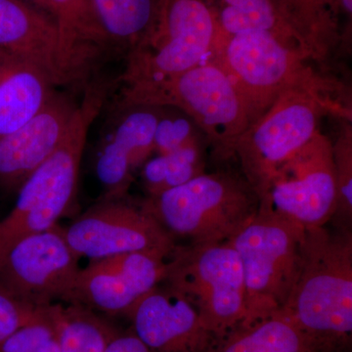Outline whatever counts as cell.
<instances>
[{
    "label": "cell",
    "mask_w": 352,
    "mask_h": 352,
    "mask_svg": "<svg viewBox=\"0 0 352 352\" xmlns=\"http://www.w3.org/2000/svg\"><path fill=\"white\" fill-rule=\"evenodd\" d=\"M120 115L102 144L95 171L104 200L126 197L134 173L154 154V134L161 107L133 105L118 108Z\"/></svg>",
    "instance_id": "2e32d148"
},
{
    "label": "cell",
    "mask_w": 352,
    "mask_h": 352,
    "mask_svg": "<svg viewBox=\"0 0 352 352\" xmlns=\"http://www.w3.org/2000/svg\"><path fill=\"white\" fill-rule=\"evenodd\" d=\"M44 308L39 318L23 326L4 340L0 352H36L51 339L55 335L54 327Z\"/></svg>",
    "instance_id": "83f0119b"
},
{
    "label": "cell",
    "mask_w": 352,
    "mask_h": 352,
    "mask_svg": "<svg viewBox=\"0 0 352 352\" xmlns=\"http://www.w3.org/2000/svg\"><path fill=\"white\" fill-rule=\"evenodd\" d=\"M258 199V210L281 215L307 230L325 226L338 201L332 140L317 131L275 170Z\"/></svg>",
    "instance_id": "30bf717a"
},
{
    "label": "cell",
    "mask_w": 352,
    "mask_h": 352,
    "mask_svg": "<svg viewBox=\"0 0 352 352\" xmlns=\"http://www.w3.org/2000/svg\"><path fill=\"white\" fill-rule=\"evenodd\" d=\"M58 85L36 62L0 48V138L41 112L56 94Z\"/></svg>",
    "instance_id": "d6986e66"
},
{
    "label": "cell",
    "mask_w": 352,
    "mask_h": 352,
    "mask_svg": "<svg viewBox=\"0 0 352 352\" xmlns=\"http://www.w3.org/2000/svg\"><path fill=\"white\" fill-rule=\"evenodd\" d=\"M305 231L291 219L258 210L228 241L244 275L248 325L282 311L302 267Z\"/></svg>",
    "instance_id": "8992f818"
},
{
    "label": "cell",
    "mask_w": 352,
    "mask_h": 352,
    "mask_svg": "<svg viewBox=\"0 0 352 352\" xmlns=\"http://www.w3.org/2000/svg\"><path fill=\"white\" fill-rule=\"evenodd\" d=\"M126 316L132 322V332L150 352H208L214 340L195 308L162 283Z\"/></svg>",
    "instance_id": "5bb4252c"
},
{
    "label": "cell",
    "mask_w": 352,
    "mask_h": 352,
    "mask_svg": "<svg viewBox=\"0 0 352 352\" xmlns=\"http://www.w3.org/2000/svg\"><path fill=\"white\" fill-rule=\"evenodd\" d=\"M154 134V153L166 154L190 145L208 143L205 134L177 109L161 107Z\"/></svg>",
    "instance_id": "4316f807"
},
{
    "label": "cell",
    "mask_w": 352,
    "mask_h": 352,
    "mask_svg": "<svg viewBox=\"0 0 352 352\" xmlns=\"http://www.w3.org/2000/svg\"><path fill=\"white\" fill-rule=\"evenodd\" d=\"M208 352H314L295 322L280 311L254 322L240 324L214 338Z\"/></svg>",
    "instance_id": "7402d4cb"
},
{
    "label": "cell",
    "mask_w": 352,
    "mask_h": 352,
    "mask_svg": "<svg viewBox=\"0 0 352 352\" xmlns=\"http://www.w3.org/2000/svg\"><path fill=\"white\" fill-rule=\"evenodd\" d=\"M25 1L30 2V3L34 4V6H38L39 8L43 9V10L47 11L48 13L51 14L50 6L47 0H25Z\"/></svg>",
    "instance_id": "1f68e13d"
},
{
    "label": "cell",
    "mask_w": 352,
    "mask_h": 352,
    "mask_svg": "<svg viewBox=\"0 0 352 352\" xmlns=\"http://www.w3.org/2000/svg\"><path fill=\"white\" fill-rule=\"evenodd\" d=\"M175 241L227 243L256 214L259 199L240 170L221 168L141 204Z\"/></svg>",
    "instance_id": "277c9868"
},
{
    "label": "cell",
    "mask_w": 352,
    "mask_h": 352,
    "mask_svg": "<svg viewBox=\"0 0 352 352\" xmlns=\"http://www.w3.org/2000/svg\"><path fill=\"white\" fill-rule=\"evenodd\" d=\"M43 309L20 302L0 287V346L16 331L39 318Z\"/></svg>",
    "instance_id": "f1b7e54d"
},
{
    "label": "cell",
    "mask_w": 352,
    "mask_h": 352,
    "mask_svg": "<svg viewBox=\"0 0 352 352\" xmlns=\"http://www.w3.org/2000/svg\"><path fill=\"white\" fill-rule=\"evenodd\" d=\"M314 352L332 351L352 332V236L325 226L305 231L302 267L282 310Z\"/></svg>",
    "instance_id": "7a4b0ae2"
},
{
    "label": "cell",
    "mask_w": 352,
    "mask_h": 352,
    "mask_svg": "<svg viewBox=\"0 0 352 352\" xmlns=\"http://www.w3.org/2000/svg\"><path fill=\"white\" fill-rule=\"evenodd\" d=\"M208 1L214 10L217 20V36L227 38L242 32H267L276 36L285 45L300 51L305 55L295 36L278 17L270 0Z\"/></svg>",
    "instance_id": "cb8c5ba5"
},
{
    "label": "cell",
    "mask_w": 352,
    "mask_h": 352,
    "mask_svg": "<svg viewBox=\"0 0 352 352\" xmlns=\"http://www.w3.org/2000/svg\"><path fill=\"white\" fill-rule=\"evenodd\" d=\"M56 20L60 51L65 68L72 80H80L105 41L94 18L89 0H47Z\"/></svg>",
    "instance_id": "ffe728a7"
},
{
    "label": "cell",
    "mask_w": 352,
    "mask_h": 352,
    "mask_svg": "<svg viewBox=\"0 0 352 352\" xmlns=\"http://www.w3.org/2000/svg\"><path fill=\"white\" fill-rule=\"evenodd\" d=\"M208 0H164L152 32L126 57L120 85L157 82L207 59L217 36Z\"/></svg>",
    "instance_id": "9c48e42d"
},
{
    "label": "cell",
    "mask_w": 352,
    "mask_h": 352,
    "mask_svg": "<svg viewBox=\"0 0 352 352\" xmlns=\"http://www.w3.org/2000/svg\"><path fill=\"white\" fill-rule=\"evenodd\" d=\"M111 85L85 87L63 140L18 190L10 214L0 221V261L16 243L57 226L73 205L88 131L107 101Z\"/></svg>",
    "instance_id": "3957f363"
},
{
    "label": "cell",
    "mask_w": 352,
    "mask_h": 352,
    "mask_svg": "<svg viewBox=\"0 0 352 352\" xmlns=\"http://www.w3.org/2000/svg\"><path fill=\"white\" fill-rule=\"evenodd\" d=\"M164 0H89L95 23L107 47L126 57L148 38Z\"/></svg>",
    "instance_id": "44dd1931"
},
{
    "label": "cell",
    "mask_w": 352,
    "mask_h": 352,
    "mask_svg": "<svg viewBox=\"0 0 352 352\" xmlns=\"http://www.w3.org/2000/svg\"><path fill=\"white\" fill-rule=\"evenodd\" d=\"M162 284L195 308L214 338L244 321V275L239 256L228 243L178 245Z\"/></svg>",
    "instance_id": "ba28073f"
},
{
    "label": "cell",
    "mask_w": 352,
    "mask_h": 352,
    "mask_svg": "<svg viewBox=\"0 0 352 352\" xmlns=\"http://www.w3.org/2000/svg\"><path fill=\"white\" fill-rule=\"evenodd\" d=\"M208 57L214 59L232 80L251 124L289 90H305L351 109V92L342 80L270 32L215 36Z\"/></svg>",
    "instance_id": "6da1fadb"
},
{
    "label": "cell",
    "mask_w": 352,
    "mask_h": 352,
    "mask_svg": "<svg viewBox=\"0 0 352 352\" xmlns=\"http://www.w3.org/2000/svg\"><path fill=\"white\" fill-rule=\"evenodd\" d=\"M56 302L44 308L61 352H105L119 331L82 303Z\"/></svg>",
    "instance_id": "603a6c76"
},
{
    "label": "cell",
    "mask_w": 352,
    "mask_h": 352,
    "mask_svg": "<svg viewBox=\"0 0 352 352\" xmlns=\"http://www.w3.org/2000/svg\"><path fill=\"white\" fill-rule=\"evenodd\" d=\"M78 105L56 92L27 124L0 138V188L18 192L62 142Z\"/></svg>",
    "instance_id": "9a60e30c"
},
{
    "label": "cell",
    "mask_w": 352,
    "mask_h": 352,
    "mask_svg": "<svg viewBox=\"0 0 352 352\" xmlns=\"http://www.w3.org/2000/svg\"><path fill=\"white\" fill-rule=\"evenodd\" d=\"M208 147V143H201L150 157L141 170L148 197L160 195L206 173V151Z\"/></svg>",
    "instance_id": "d4e9b609"
},
{
    "label": "cell",
    "mask_w": 352,
    "mask_h": 352,
    "mask_svg": "<svg viewBox=\"0 0 352 352\" xmlns=\"http://www.w3.org/2000/svg\"><path fill=\"white\" fill-rule=\"evenodd\" d=\"M339 134L332 141L336 179H337V210L333 219L337 228L349 229L352 220V126L351 120L340 119Z\"/></svg>",
    "instance_id": "484cf974"
},
{
    "label": "cell",
    "mask_w": 352,
    "mask_h": 352,
    "mask_svg": "<svg viewBox=\"0 0 352 352\" xmlns=\"http://www.w3.org/2000/svg\"><path fill=\"white\" fill-rule=\"evenodd\" d=\"M64 233L76 256L91 261L131 252L168 259L178 245L141 204L124 198L97 204Z\"/></svg>",
    "instance_id": "7c38bea8"
},
{
    "label": "cell",
    "mask_w": 352,
    "mask_h": 352,
    "mask_svg": "<svg viewBox=\"0 0 352 352\" xmlns=\"http://www.w3.org/2000/svg\"><path fill=\"white\" fill-rule=\"evenodd\" d=\"M36 352H61L55 335L51 339L46 340Z\"/></svg>",
    "instance_id": "4dcf8cb0"
},
{
    "label": "cell",
    "mask_w": 352,
    "mask_h": 352,
    "mask_svg": "<svg viewBox=\"0 0 352 352\" xmlns=\"http://www.w3.org/2000/svg\"><path fill=\"white\" fill-rule=\"evenodd\" d=\"M105 352H150L133 332H118L108 344Z\"/></svg>",
    "instance_id": "f546056e"
},
{
    "label": "cell",
    "mask_w": 352,
    "mask_h": 352,
    "mask_svg": "<svg viewBox=\"0 0 352 352\" xmlns=\"http://www.w3.org/2000/svg\"><path fill=\"white\" fill-rule=\"evenodd\" d=\"M0 48L36 62L59 85L73 82L62 60L56 20L25 0H0Z\"/></svg>",
    "instance_id": "e0dca14e"
},
{
    "label": "cell",
    "mask_w": 352,
    "mask_h": 352,
    "mask_svg": "<svg viewBox=\"0 0 352 352\" xmlns=\"http://www.w3.org/2000/svg\"><path fill=\"white\" fill-rule=\"evenodd\" d=\"M275 12L305 54L325 71L340 51H349L351 32L342 24L339 0H270ZM349 21V20H346ZM351 22V21H349Z\"/></svg>",
    "instance_id": "ac0fdd59"
},
{
    "label": "cell",
    "mask_w": 352,
    "mask_h": 352,
    "mask_svg": "<svg viewBox=\"0 0 352 352\" xmlns=\"http://www.w3.org/2000/svg\"><path fill=\"white\" fill-rule=\"evenodd\" d=\"M168 259L143 252L91 261L80 270L71 300L95 311L127 315L166 277Z\"/></svg>",
    "instance_id": "4fadbf2b"
},
{
    "label": "cell",
    "mask_w": 352,
    "mask_h": 352,
    "mask_svg": "<svg viewBox=\"0 0 352 352\" xmlns=\"http://www.w3.org/2000/svg\"><path fill=\"white\" fill-rule=\"evenodd\" d=\"M133 105L182 111L205 134L220 162L234 159L236 141L251 124L237 88L210 57L168 80L120 85L118 108Z\"/></svg>",
    "instance_id": "5b68a950"
},
{
    "label": "cell",
    "mask_w": 352,
    "mask_h": 352,
    "mask_svg": "<svg viewBox=\"0 0 352 352\" xmlns=\"http://www.w3.org/2000/svg\"><path fill=\"white\" fill-rule=\"evenodd\" d=\"M327 115L352 120L351 109L305 90H289L241 134L233 157L258 196L275 170L320 131Z\"/></svg>",
    "instance_id": "52a82bcc"
},
{
    "label": "cell",
    "mask_w": 352,
    "mask_h": 352,
    "mask_svg": "<svg viewBox=\"0 0 352 352\" xmlns=\"http://www.w3.org/2000/svg\"><path fill=\"white\" fill-rule=\"evenodd\" d=\"M58 226L28 236L0 261V287L30 307L41 309L69 302L82 268Z\"/></svg>",
    "instance_id": "8fae6325"
}]
</instances>
